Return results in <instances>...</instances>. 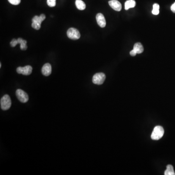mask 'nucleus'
I'll list each match as a JSON object with an SVG mask.
<instances>
[{"mask_svg":"<svg viewBox=\"0 0 175 175\" xmlns=\"http://www.w3.org/2000/svg\"><path fill=\"white\" fill-rule=\"evenodd\" d=\"M1 66H2V64L1 63V64H0V67H1Z\"/></svg>","mask_w":175,"mask_h":175,"instance_id":"nucleus-24","label":"nucleus"},{"mask_svg":"<svg viewBox=\"0 0 175 175\" xmlns=\"http://www.w3.org/2000/svg\"><path fill=\"white\" fill-rule=\"evenodd\" d=\"M137 54V53L134 50V49H133L130 52V55L131 56H133V57L135 56Z\"/></svg>","mask_w":175,"mask_h":175,"instance_id":"nucleus-21","label":"nucleus"},{"mask_svg":"<svg viewBox=\"0 0 175 175\" xmlns=\"http://www.w3.org/2000/svg\"><path fill=\"white\" fill-rule=\"evenodd\" d=\"M152 12L153 13V14L157 15H158L159 14V10L154 9H153Z\"/></svg>","mask_w":175,"mask_h":175,"instance_id":"nucleus-20","label":"nucleus"},{"mask_svg":"<svg viewBox=\"0 0 175 175\" xmlns=\"http://www.w3.org/2000/svg\"><path fill=\"white\" fill-rule=\"evenodd\" d=\"M11 106V101L8 95H5L1 99V107L3 111L10 109Z\"/></svg>","mask_w":175,"mask_h":175,"instance_id":"nucleus-2","label":"nucleus"},{"mask_svg":"<svg viewBox=\"0 0 175 175\" xmlns=\"http://www.w3.org/2000/svg\"><path fill=\"white\" fill-rule=\"evenodd\" d=\"M153 7L154 9L159 10V5L157 4V3H155V4L153 5Z\"/></svg>","mask_w":175,"mask_h":175,"instance_id":"nucleus-22","label":"nucleus"},{"mask_svg":"<svg viewBox=\"0 0 175 175\" xmlns=\"http://www.w3.org/2000/svg\"><path fill=\"white\" fill-rule=\"evenodd\" d=\"M133 49L137 54H141L144 51V48L142 44L140 43H136L134 44Z\"/></svg>","mask_w":175,"mask_h":175,"instance_id":"nucleus-11","label":"nucleus"},{"mask_svg":"<svg viewBox=\"0 0 175 175\" xmlns=\"http://www.w3.org/2000/svg\"><path fill=\"white\" fill-rule=\"evenodd\" d=\"M106 79L105 74L103 73H97L93 77V82L95 84L101 85Z\"/></svg>","mask_w":175,"mask_h":175,"instance_id":"nucleus-4","label":"nucleus"},{"mask_svg":"<svg viewBox=\"0 0 175 175\" xmlns=\"http://www.w3.org/2000/svg\"><path fill=\"white\" fill-rule=\"evenodd\" d=\"M67 34L68 38L72 40H78L80 38V34L79 31L74 28L69 29L67 32Z\"/></svg>","mask_w":175,"mask_h":175,"instance_id":"nucleus-3","label":"nucleus"},{"mask_svg":"<svg viewBox=\"0 0 175 175\" xmlns=\"http://www.w3.org/2000/svg\"><path fill=\"white\" fill-rule=\"evenodd\" d=\"M171 10L173 12L175 13V3L172 5V6L171 7Z\"/></svg>","mask_w":175,"mask_h":175,"instance_id":"nucleus-23","label":"nucleus"},{"mask_svg":"<svg viewBox=\"0 0 175 175\" xmlns=\"http://www.w3.org/2000/svg\"><path fill=\"white\" fill-rule=\"evenodd\" d=\"M16 96L19 101L23 103L27 102L28 101L29 97L27 93L21 89H18L16 91Z\"/></svg>","mask_w":175,"mask_h":175,"instance_id":"nucleus-5","label":"nucleus"},{"mask_svg":"<svg viewBox=\"0 0 175 175\" xmlns=\"http://www.w3.org/2000/svg\"><path fill=\"white\" fill-rule=\"evenodd\" d=\"M18 44V40H16V39H13L10 43L11 46L13 47H15Z\"/></svg>","mask_w":175,"mask_h":175,"instance_id":"nucleus-19","label":"nucleus"},{"mask_svg":"<svg viewBox=\"0 0 175 175\" xmlns=\"http://www.w3.org/2000/svg\"><path fill=\"white\" fill-rule=\"evenodd\" d=\"M47 3L50 7H54L56 5V0H47Z\"/></svg>","mask_w":175,"mask_h":175,"instance_id":"nucleus-16","label":"nucleus"},{"mask_svg":"<svg viewBox=\"0 0 175 175\" xmlns=\"http://www.w3.org/2000/svg\"><path fill=\"white\" fill-rule=\"evenodd\" d=\"M8 2L13 5H18L21 3V0H8Z\"/></svg>","mask_w":175,"mask_h":175,"instance_id":"nucleus-17","label":"nucleus"},{"mask_svg":"<svg viewBox=\"0 0 175 175\" xmlns=\"http://www.w3.org/2000/svg\"><path fill=\"white\" fill-rule=\"evenodd\" d=\"M109 4L111 7L117 11H121L122 9L121 3L117 0H111L109 2Z\"/></svg>","mask_w":175,"mask_h":175,"instance_id":"nucleus-8","label":"nucleus"},{"mask_svg":"<svg viewBox=\"0 0 175 175\" xmlns=\"http://www.w3.org/2000/svg\"><path fill=\"white\" fill-rule=\"evenodd\" d=\"M165 175H175V172L174 170V167L172 165L168 164L166 166V169L164 172Z\"/></svg>","mask_w":175,"mask_h":175,"instance_id":"nucleus-14","label":"nucleus"},{"mask_svg":"<svg viewBox=\"0 0 175 175\" xmlns=\"http://www.w3.org/2000/svg\"><path fill=\"white\" fill-rule=\"evenodd\" d=\"M96 19L97 22L100 27L104 28L106 26V20H105L104 16L102 14H101V13L97 14L96 15Z\"/></svg>","mask_w":175,"mask_h":175,"instance_id":"nucleus-7","label":"nucleus"},{"mask_svg":"<svg viewBox=\"0 0 175 175\" xmlns=\"http://www.w3.org/2000/svg\"><path fill=\"white\" fill-rule=\"evenodd\" d=\"M32 72V67L30 65L25 66L24 67H19L17 69V72L19 74H22L25 76L30 75Z\"/></svg>","mask_w":175,"mask_h":175,"instance_id":"nucleus-6","label":"nucleus"},{"mask_svg":"<svg viewBox=\"0 0 175 175\" xmlns=\"http://www.w3.org/2000/svg\"><path fill=\"white\" fill-rule=\"evenodd\" d=\"M164 131L162 126H155L152 133L151 137L153 140H158L163 137Z\"/></svg>","mask_w":175,"mask_h":175,"instance_id":"nucleus-1","label":"nucleus"},{"mask_svg":"<svg viewBox=\"0 0 175 175\" xmlns=\"http://www.w3.org/2000/svg\"><path fill=\"white\" fill-rule=\"evenodd\" d=\"M46 18V16L44 14H41L40 16H35L32 19V22L41 25V23Z\"/></svg>","mask_w":175,"mask_h":175,"instance_id":"nucleus-10","label":"nucleus"},{"mask_svg":"<svg viewBox=\"0 0 175 175\" xmlns=\"http://www.w3.org/2000/svg\"><path fill=\"white\" fill-rule=\"evenodd\" d=\"M41 72L45 76H49L52 73V67L49 63H46L43 66Z\"/></svg>","mask_w":175,"mask_h":175,"instance_id":"nucleus-9","label":"nucleus"},{"mask_svg":"<svg viewBox=\"0 0 175 175\" xmlns=\"http://www.w3.org/2000/svg\"><path fill=\"white\" fill-rule=\"evenodd\" d=\"M18 44H20V48L21 50H26L27 48V41L25 40H24L22 39V38H19L18 39Z\"/></svg>","mask_w":175,"mask_h":175,"instance_id":"nucleus-13","label":"nucleus"},{"mask_svg":"<svg viewBox=\"0 0 175 175\" xmlns=\"http://www.w3.org/2000/svg\"><path fill=\"white\" fill-rule=\"evenodd\" d=\"M135 5L136 2L134 0H128L125 3V9L128 10L130 8H133Z\"/></svg>","mask_w":175,"mask_h":175,"instance_id":"nucleus-15","label":"nucleus"},{"mask_svg":"<svg viewBox=\"0 0 175 175\" xmlns=\"http://www.w3.org/2000/svg\"><path fill=\"white\" fill-rule=\"evenodd\" d=\"M32 27H33V28L35 29H36V30H39L41 28V25H39L38 24L32 22Z\"/></svg>","mask_w":175,"mask_h":175,"instance_id":"nucleus-18","label":"nucleus"},{"mask_svg":"<svg viewBox=\"0 0 175 175\" xmlns=\"http://www.w3.org/2000/svg\"><path fill=\"white\" fill-rule=\"evenodd\" d=\"M76 5L78 9L83 10L86 8L85 3L82 0H76Z\"/></svg>","mask_w":175,"mask_h":175,"instance_id":"nucleus-12","label":"nucleus"}]
</instances>
